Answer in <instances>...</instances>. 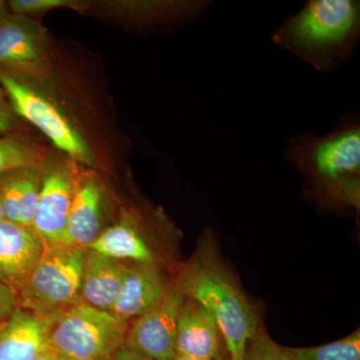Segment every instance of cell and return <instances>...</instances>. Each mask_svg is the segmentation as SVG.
<instances>
[{
  "instance_id": "obj_1",
  "label": "cell",
  "mask_w": 360,
  "mask_h": 360,
  "mask_svg": "<svg viewBox=\"0 0 360 360\" xmlns=\"http://www.w3.org/2000/svg\"><path fill=\"white\" fill-rule=\"evenodd\" d=\"M284 155L309 179L322 202L359 210L360 118L357 113L343 115L328 134L293 135L286 143Z\"/></svg>"
},
{
  "instance_id": "obj_2",
  "label": "cell",
  "mask_w": 360,
  "mask_h": 360,
  "mask_svg": "<svg viewBox=\"0 0 360 360\" xmlns=\"http://www.w3.org/2000/svg\"><path fill=\"white\" fill-rule=\"evenodd\" d=\"M270 40L319 72H333L359 46L360 2L309 0L272 32Z\"/></svg>"
},
{
  "instance_id": "obj_3",
  "label": "cell",
  "mask_w": 360,
  "mask_h": 360,
  "mask_svg": "<svg viewBox=\"0 0 360 360\" xmlns=\"http://www.w3.org/2000/svg\"><path fill=\"white\" fill-rule=\"evenodd\" d=\"M189 297L200 303L217 321L229 360H243L248 341L259 321L236 279L214 253L202 250L179 281Z\"/></svg>"
},
{
  "instance_id": "obj_4",
  "label": "cell",
  "mask_w": 360,
  "mask_h": 360,
  "mask_svg": "<svg viewBox=\"0 0 360 360\" xmlns=\"http://www.w3.org/2000/svg\"><path fill=\"white\" fill-rule=\"evenodd\" d=\"M129 321L78 302L56 317L49 348L58 360L110 359L124 345Z\"/></svg>"
},
{
  "instance_id": "obj_5",
  "label": "cell",
  "mask_w": 360,
  "mask_h": 360,
  "mask_svg": "<svg viewBox=\"0 0 360 360\" xmlns=\"http://www.w3.org/2000/svg\"><path fill=\"white\" fill-rule=\"evenodd\" d=\"M85 248L45 245L44 252L18 293L20 309L58 315L82 302Z\"/></svg>"
},
{
  "instance_id": "obj_6",
  "label": "cell",
  "mask_w": 360,
  "mask_h": 360,
  "mask_svg": "<svg viewBox=\"0 0 360 360\" xmlns=\"http://www.w3.org/2000/svg\"><path fill=\"white\" fill-rule=\"evenodd\" d=\"M0 87L11 101L14 113L34 125L66 155L85 165H94L96 158L87 142L46 97L1 68Z\"/></svg>"
},
{
  "instance_id": "obj_7",
  "label": "cell",
  "mask_w": 360,
  "mask_h": 360,
  "mask_svg": "<svg viewBox=\"0 0 360 360\" xmlns=\"http://www.w3.org/2000/svg\"><path fill=\"white\" fill-rule=\"evenodd\" d=\"M0 68L26 84L49 77L51 58L44 27L13 13L0 21Z\"/></svg>"
},
{
  "instance_id": "obj_8",
  "label": "cell",
  "mask_w": 360,
  "mask_h": 360,
  "mask_svg": "<svg viewBox=\"0 0 360 360\" xmlns=\"http://www.w3.org/2000/svg\"><path fill=\"white\" fill-rule=\"evenodd\" d=\"M186 295L180 283L168 288L162 300L129 326L124 347L153 360L176 355L177 321Z\"/></svg>"
},
{
  "instance_id": "obj_9",
  "label": "cell",
  "mask_w": 360,
  "mask_h": 360,
  "mask_svg": "<svg viewBox=\"0 0 360 360\" xmlns=\"http://www.w3.org/2000/svg\"><path fill=\"white\" fill-rule=\"evenodd\" d=\"M73 193L72 177L65 168H53L42 177L32 229L45 245H66Z\"/></svg>"
},
{
  "instance_id": "obj_10",
  "label": "cell",
  "mask_w": 360,
  "mask_h": 360,
  "mask_svg": "<svg viewBox=\"0 0 360 360\" xmlns=\"http://www.w3.org/2000/svg\"><path fill=\"white\" fill-rule=\"evenodd\" d=\"M35 231L8 220L0 221V281L20 293L44 252Z\"/></svg>"
},
{
  "instance_id": "obj_11",
  "label": "cell",
  "mask_w": 360,
  "mask_h": 360,
  "mask_svg": "<svg viewBox=\"0 0 360 360\" xmlns=\"http://www.w3.org/2000/svg\"><path fill=\"white\" fill-rule=\"evenodd\" d=\"M58 315L14 310L0 321V360H33L46 350Z\"/></svg>"
},
{
  "instance_id": "obj_12",
  "label": "cell",
  "mask_w": 360,
  "mask_h": 360,
  "mask_svg": "<svg viewBox=\"0 0 360 360\" xmlns=\"http://www.w3.org/2000/svg\"><path fill=\"white\" fill-rule=\"evenodd\" d=\"M221 333L207 309L186 295L177 321L176 354L195 359L219 360Z\"/></svg>"
},
{
  "instance_id": "obj_13",
  "label": "cell",
  "mask_w": 360,
  "mask_h": 360,
  "mask_svg": "<svg viewBox=\"0 0 360 360\" xmlns=\"http://www.w3.org/2000/svg\"><path fill=\"white\" fill-rule=\"evenodd\" d=\"M168 288L158 264H129L122 292L110 312L123 321L139 319L155 309Z\"/></svg>"
},
{
  "instance_id": "obj_14",
  "label": "cell",
  "mask_w": 360,
  "mask_h": 360,
  "mask_svg": "<svg viewBox=\"0 0 360 360\" xmlns=\"http://www.w3.org/2000/svg\"><path fill=\"white\" fill-rule=\"evenodd\" d=\"M129 264L87 250L82 278V302L110 311L122 292Z\"/></svg>"
},
{
  "instance_id": "obj_15",
  "label": "cell",
  "mask_w": 360,
  "mask_h": 360,
  "mask_svg": "<svg viewBox=\"0 0 360 360\" xmlns=\"http://www.w3.org/2000/svg\"><path fill=\"white\" fill-rule=\"evenodd\" d=\"M39 167L11 170L0 176L4 219L32 229L41 187Z\"/></svg>"
},
{
  "instance_id": "obj_16",
  "label": "cell",
  "mask_w": 360,
  "mask_h": 360,
  "mask_svg": "<svg viewBox=\"0 0 360 360\" xmlns=\"http://www.w3.org/2000/svg\"><path fill=\"white\" fill-rule=\"evenodd\" d=\"M103 193L96 180L89 179L75 188L68 217L66 245L87 248L101 232Z\"/></svg>"
},
{
  "instance_id": "obj_17",
  "label": "cell",
  "mask_w": 360,
  "mask_h": 360,
  "mask_svg": "<svg viewBox=\"0 0 360 360\" xmlns=\"http://www.w3.org/2000/svg\"><path fill=\"white\" fill-rule=\"evenodd\" d=\"M87 250L120 262L156 264L155 252L139 225L131 220L120 222L101 231Z\"/></svg>"
},
{
  "instance_id": "obj_18",
  "label": "cell",
  "mask_w": 360,
  "mask_h": 360,
  "mask_svg": "<svg viewBox=\"0 0 360 360\" xmlns=\"http://www.w3.org/2000/svg\"><path fill=\"white\" fill-rule=\"evenodd\" d=\"M42 151L28 139L15 135H0V176L18 168L39 167Z\"/></svg>"
},
{
  "instance_id": "obj_19",
  "label": "cell",
  "mask_w": 360,
  "mask_h": 360,
  "mask_svg": "<svg viewBox=\"0 0 360 360\" xmlns=\"http://www.w3.org/2000/svg\"><path fill=\"white\" fill-rule=\"evenodd\" d=\"M285 349L293 360H360V331L319 347Z\"/></svg>"
},
{
  "instance_id": "obj_20",
  "label": "cell",
  "mask_w": 360,
  "mask_h": 360,
  "mask_svg": "<svg viewBox=\"0 0 360 360\" xmlns=\"http://www.w3.org/2000/svg\"><path fill=\"white\" fill-rule=\"evenodd\" d=\"M243 360H293L285 347L274 342L269 336L258 331L248 342Z\"/></svg>"
},
{
  "instance_id": "obj_21",
  "label": "cell",
  "mask_w": 360,
  "mask_h": 360,
  "mask_svg": "<svg viewBox=\"0 0 360 360\" xmlns=\"http://www.w3.org/2000/svg\"><path fill=\"white\" fill-rule=\"evenodd\" d=\"M79 4L72 0H11L7 2V6L9 13L30 18V16L41 15L60 7L77 8L82 6Z\"/></svg>"
},
{
  "instance_id": "obj_22",
  "label": "cell",
  "mask_w": 360,
  "mask_h": 360,
  "mask_svg": "<svg viewBox=\"0 0 360 360\" xmlns=\"http://www.w3.org/2000/svg\"><path fill=\"white\" fill-rule=\"evenodd\" d=\"M18 307L20 304L16 291L0 281V321L7 319Z\"/></svg>"
},
{
  "instance_id": "obj_23",
  "label": "cell",
  "mask_w": 360,
  "mask_h": 360,
  "mask_svg": "<svg viewBox=\"0 0 360 360\" xmlns=\"http://www.w3.org/2000/svg\"><path fill=\"white\" fill-rule=\"evenodd\" d=\"M18 120L8 104H0V135L8 134L18 129Z\"/></svg>"
},
{
  "instance_id": "obj_24",
  "label": "cell",
  "mask_w": 360,
  "mask_h": 360,
  "mask_svg": "<svg viewBox=\"0 0 360 360\" xmlns=\"http://www.w3.org/2000/svg\"><path fill=\"white\" fill-rule=\"evenodd\" d=\"M110 360H153L146 356V355L139 354L134 350L129 349V347H123L120 348Z\"/></svg>"
},
{
  "instance_id": "obj_25",
  "label": "cell",
  "mask_w": 360,
  "mask_h": 360,
  "mask_svg": "<svg viewBox=\"0 0 360 360\" xmlns=\"http://www.w3.org/2000/svg\"><path fill=\"white\" fill-rule=\"evenodd\" d=\"M33 360H58L54 356V354H52V352L49 348H47L46 350H44V352H41L39 355H37Z\"/></svg>"
},
{
  "instance_id": "obj_26",
  "label": "cell",
  "mask_w": 360,
  "mask_h": 360,
  "mask_svg": "<svg viewBox=\"0 0 360 360\" xmlns=\"http://www.w3.org/2000/svg\"><path fill=\"white\" fill-rule=\"evenodd\" d=\"M9 13L8 6H7V2L4 1V0H0V21L4 20V18H6Z\"/></svg>"
},
{
  "instance_id": "obj_27",
  "label": "cell",
  "mask_w": 360,
  "mask_h": 360,
  "mask_svg": "<svg viewBox=\"0 0 360 360\" xmlns=\"http://www.w3.org/2000/svg\"><path fill=\"white\" fill-rule=\"evenodd\" d=\"M172 360H212V359H195V357H189L186 356V355H181L176 354L175 355L174 359Z\"/></svg>"
},
{
  "instance_id": "obj_28",
  "label": "cell",
  "mask_w": 360,
  "mask_h": 360,
  "mask_svg": "<svg viewBox=\"0 0 360 360\" xmlns=\"http://www.w3.org/2000/svg\"><path fill=\"white\" fill-rule=\"evenodd\" d=\"M0 104H7L6 101V94H4V90L0 87Z\"/></svg>"
},
{
  "instance_id": "obj_29",
  "label": "cell",
  "mask_w": 360,
  "mask_h": 360,
  "mask_svg": "<svg viewBox=\"0 0 360 360\" xmlns=\"http://www.w3.org/2000/svg\"><path fill=\"white\" fill-rule=\"evenodd\" d=\"M4 219V210H2L1 198H0V221Z\"/></svg>"
},
{
  "instance_id": "obj_30",
  "label": "cell",
  "mask_w": 360,
  "mask_h": 360,
  "mask_svg": "<svg viewBox=\"0 0 360 360\" xmlns=\"http://www.w3.org/2000/svg\"><path fill=\"white\" fill-rule=\"evenodd\" d=\"M104 360H110V359H104Z\"/></svg>"
}]
</instances>
